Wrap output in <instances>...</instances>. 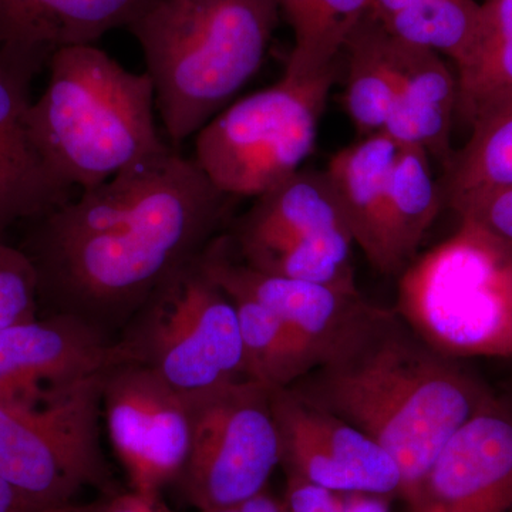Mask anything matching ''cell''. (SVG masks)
I'll return each mask as SVG.
<instances>
[{
    "instance_id": "cell-1",
    "label": "cell",
    "mask_w": 512,
    "mask_h": 512,
    "mask_svg": "<svg viewBox=\"0 0 512 512\" xmlns=\"http://www.w3.org/2000/svg\"><path fill=\"white\" fill-rule=\"evenodd\" d=\"M231 200L175 147L80 191L33 222L20 248L35 268L39 305L121 332L218 237Z\"/></svg>"
},
{
    "instance_id": "cell-2",
    "label": "cell",
    "mask_w": 512,
    "mask_h": 512,
    "mask_svg": "<svg viewBox=\"0 0 512 512\" xmlns=\"http://www.w3.org/2000/svg\"><path fill=\"white\" fill-rule=\"evenodd\" d=\"M288 387L393 457L402 474L400 500L456 431L497 397L460 360L424 342L396 309L369 301L318 366Z\"/></svg>"
},
{
    "instance_id": "cell-3",
    "label": "cell",
    "mask_w": 512,
    "mask_h": 512,
    "mask_svg": "<svg viewBox=\"0 0 512 512\" xmlns=\"http://www.w3.org/2000/svg\"><path fill=\"white\" fill-rule=\"evenodd\" d=\"M279 18L278 0H154L128 26L171 146L195 137L251 82Z\"/></svg>"
},
{
    "instance_id": "cell-4",
    "label": "cell",
    "mask_w": 512,
    "mask_h": 512,
    "mask_svg": "<svg viewBox=\"0 0 512 512\" xmlns=\"http://www.w3.org/2000/svg\"><path fill=\"white\" fill-rule=\"evenodd\" d=\"M47 67L30 128L40 156L66 187L92 190L173 148L158 130L146 72H130L94 45L59 50Z\"/></svg>"
},
{
    "instance_id": "cell-5",
    "label": "cell",
    "mask_w": 512,
    "mask_h": 512,
    "mask_svg": "<svg viewBox=\"0 0 512 512\" xmlns=\"http://www.w3.org/2000/svg\"><path fill=\"white\" fill-rule=\"evenodd\" d=\"M396 311L451 359H512V242L461 222L400 274Z\"/></svg>"
},
{
    "instance_id": "cell-6",
    "label": "cell",
    "mask_w": 512,
    "mask_h": 512,
    "mask_svg": "<svg viewBox=\"0 0 512 512\" xmlns=\"http://www.w3.org/2000/svg\"><path fill=\"white\" fill-rule=\"evenodd\" d=\"M336 69L282 76L234 101L195 134V163L231 198H258L301 170L315 148Z\"/></svg>"
},
{
    "instance_id": "cell-7",
    "label": "cell",
    "mask_w": 512,
    "mask_h": 512,
    "mask_svg": "<svg viewBox=\"0 0 512 512\" xmlns=\"http://www.w3.org/2000/svg\"><path fill=\"white\" fill-rule=\"evenodd\" d=\"M107 372L40 406L0 402V478L40 507L74 503L84 488L120 493L100 440Z\"/></svg>"
},
{
    "instance_id": "cell-8",
    "label": "cell",
    "mask_w": 512,
    "mask_h": 512,
    "mask_svg": "<svg viewBox=\"0 0 512 512\" xmlns=\"http://www.w3.org/2000/svg\"><path fill=\"white\" fill-rule=\"evenodd\" d=\"M117 340L181 393L247 377L237 309L202 271L200 256L138 309Z\"/></svg>"
},
{
    "instance_id": "cell-9",
    "label": "cell",
    "mask_w": 512,
    "mask_h": 512,
    "mask_svg": "<svg viewBox=\"0 0 512 512\" xmlns=\"http://www.w3.org/2000/svg\"><path fill=\"white\" fill-rule=\"evenodd\" d=\"M184 394L191 443L175 481L184 500L201 512L239 504L265 491L281 464L271 389L237 377Z\"/></svg>"
},
{
    "instance_id": "cell-10",
    "label": "cell",
    "mask_w": 512,
    "mask_h": 512,
    "mask_svg": "<svg viewBox=\"0 0 512 512\" xmlns=\"http://www.w3.org/2000/svg\"><path fill=\"white\" fill-rule=\"evenodd\" d=\"M228 242L239 261L264 274L357 289L352 235L325 171L301 168L255 198Z\"/></svg>"
},
{
    "instance_id": "cell-11",
    "label": "cell",
    "mask_w": 512,
    "mask_h": 512,
    "mask_svg": "<svg viewBox=\"0 0 512 512\" xmlns=\"http://www.w3.org/2000/svg\"><path fill=\"white\" fill-rule=\"evenodd\" d=\"M103 414L131 490L161 495L187 463L191 421L185 394L136 362L107 372Z\"/></svg>"
},
{
    "instance_id": "cell-12",
    "label": "cell",
    "mask_w": 512,
    "mask_h": 512,
    "mask_svg": "<svg viewBox=\"0 0 512 512\" xmlns=\"http://www.w3.org/2000/svg\"><path fill=\"white\" fill-rule=\"evenodd\" d=\"M271 406L286 474L339 494L400 497L399 467L375 440L289 387L271 389Z\"/></svg>"
},
{
    "instance_id": "cell-13",
    "label": "cell",
    "mask_w": 512,
    "mask_h": 512,
    "mask_svg": "<svg viewBox=\"0 0 512 512\" xmlns=\"http://www.w3.org/2000/svg\"><path fill=\"white\" fill-rule=\"evenodd\" d=\"M126 362L119 340L84 320L37 316L0 329V402L40 406Z\"/></svg>"
},
{
    "instance_id": "cell-14",
    "label": "cell",
    "mask_w": 512,
    "mask_h": 512,
    "mask_svg": "<svg viewBox=\"0 0 512 512\" xmlns=\"http://www.w3.org/2000/svg\"><path fill=\"white\" fill-rule=\"evenodd\" d=\"M406 512H512V409L500 397L456 431L419 483Z\"/></svg>"
},
{
    "instance_id": "cell-15",
    "label": "cell",
    "mask_w": 512,
    "mask_h": 512,
    "mask_svg": "<svg viewBox=\"0 0 512 512\" xmlns=\"http://www.w3.org/2000/svg\"><path fill=\"white\" fill-rule=\"evenodd\" d=\"M36 57L0 45V242L20 222H35L74 197L37 150L30 128Z\"/></svg>"
},
{
    "instance_id": "cell-16",
    "label": "cell",
    "mask_w": 512,
    "mask_h": 512,
    "mask_svg": "<svg viewBox=\"0 0 512 512\" xmlns=\"http://www.w3.org/2000/svg\"><path fill=\"white\" fill-rule=\"evenodd\" d=\"M200 265L228 295L254 299L284 320L312 350L318 363L366 302L357 289L335 288L249 268L231 255L224 237L215 238L205 248Z\"/></svg>"
},
{
    "instance_id": "cell-17",
    "label": "cell",
    "mask_w": 512,
    "mask_h": 512,
    "mask_svg": "<svg viewBox=\"0 0 512 512\" xmlns=\"http://www.w3.org/2000/svg\"><path fill=\"white\" fill-rule=\"evenodd\" d=\"M154 0H0V45L49 64L66 47L128 28Z\"/></svg>"
},
{
    "instance_id": "cell-18",
    "label": "cell",
    "mask_w": 512,
    "mask_h": 512,
    "mask_svg": "<svg viewBox=\"0 0 512 512\" xmlns=\"http://www.w3.org/2000/svg\"><path fill=\"white\" fill-rule=\"evenodd\" d=\"M457 107V74L443 56L400 40L399 83L382 133L399 146L421 148L448 168Z\"/></svg>"
},
{
    "instance_id": "cell-19",
    "label": "cell",
    "mask_w": 512,
    "mask_h": 512,
    "mask_svg": "<svg viewBox=\"0 0 512 512\" xmlns=\"http://www.w3.org/2000/svg\"><path fill=\"white\" fill-rule=\"evenodd\" d=\"M399 148L384 133L370 134L338 151L325 170L353 242L380 274L387 188Z\"/></svg>"
},
{
    "instance_id": "cell-20",
    "label": "cell",
    "mask_w": 512,
    "mask_h": 512,
    "mask_svg": "<svg viewBox=\"0 0 512 512\" xmlns=\"http://www.w3.org/2000/svg\"><path fill=\"white\" fill-rule=\"evenodd\" d=\"M441 197L429 154L400 146L387 188L383 275H400L412 264L439 214Z\"/></svg>"
},
{
    "instance_id": "cell-21",
    "label": "cell",
    "mask_w": 512,
    "mask_h": 512,
    "mask_svg": "<svg viewBox=\"0 0 512 512\" xmlns=\"http://www.w3.org/2000/svg\"><path fill=\"white\" fill-rule=\"evenodd\" d=\"M345 107L360 137L382 133L399 83L400 40L366 13L343 47Z\"/></svg>"
},
{
    "instance_id": "cell-22",
    "label": "cell",
    "mask_w": 512,
    "mask_h": 512,
    "mask_svg": "<svg viewBox=\"0 0 512 512\" xmlns=\"http://www.w3.org/2000/svg\"><path fill=\"white\" fill-rule=\"evenodd\" d=\"M456 74L457 116L470 126L512 101V0L481 5L476 40Z\"/></svg>"
},
{
    "instance_id": "cell-23",
    "label": "cell",
    "mask_w": 512,
    "mask_h": 512,
    "mask_svg": "<svg viewBox=\"0 0 512 512\" xmlns=\"http://www.w3.org/2000/svg\"><path fill=\"white\" fill-rule=\"evenodd\" d=\"M367 13L396 39L446 56L460 67L480 25L477 0H370Z\"/></svg>"
},
{
    "instance_id": "cell-24",
    "label": "cell",
    "mask_w": 512,
    "mask_h": 512,
    "mask_svg": "<svg viewBox=\"0 0 512 512\" xmlns=\"http://www.w3.org/2000/svg\"><path fill=\"white\" fill-rule=\"evenodd\" d=\"M370 0H278L293 32L286 76L316 77L338 67L346 40L366 15Z\"/></svg>"
},
{
    "instance_id": "cell-25",
    "label": "cell",
    "mask_w": 512,
    "mask_h": 512,
    "mask_svg": "<svg viewBox=\"0 0 512 512\" xmlns=\"http://www.w3.org/2000/svg\"><path fill=\"white\" fill-rule=\"evenodd\" d=\"M228 296L237 309L245 376L278 389L291 386L318 365L312 350L274 312L247 296Z\"/></svg>"
},
{
    "instance_id": "cell-26",
    "label": "cell",
    "mask_w": 512,
    "mask_h": 512,
    "mask_svg": "<svg viewBox=\"0 0 512 512\" xmlns=\"http://www.w3.org/2000/svg\"><path fill=\"white\" fill-rule=\"evenodd\" d=\"M470 140L447 168V202L512 185V101L471 126Z\"/></svg>"
},
{
    "instance_id": "cell-27",
    "label": "cell",
    "mask_w": 512,
    "mask_h": 512,
    "mask_svg": "<svg viewBox=\"0 0 512 512\" xmlns=\"http://www.w3.org/2000/svg\"><path fill=\"white\" fill-rule=\"evenodd\" d=\"M37 276L29 256L0 242V329L37 318Z\"/></svg>"
},
{
    "instance_id": "cell-28",
    "label": "cell",
    "mask_w": 512,
    "mask_h": 512,
    "mask_svg": "<svg viewBox=\"0 0 512 512\" xmlns=\"http://www.w3.org/2000/svg\"><path fill=\"white\" fill-rule=\"evenodd\" d=\"M448 204L460 215L461 222L512 242V185L466 195Z\"/></svg>"
},
{
    "instance_id": "cell-29",
    "label": "cell",
    "mask_w": 512,
    "mask_h": 512,
    "mask_svg": "<svg viewBox=\"0 0 512 512\" xmlns=\"http://www.w3.org/2000/svg\"><path fill=\"white\" fill-rule=\"evenodd\" d=\"M342 494L286 474L285 507L288 512H342Z\"/></svg>"
},
{
    "instance_id": "cell-30",
    "label": "cell",
    "mask_w": 512,
    "mask_h": 512,
    "mask_svg": "<svg viewBox=\"0 0 512 512\" xmlns=\"http://www.w3.org/2000/svg\"><path fill=\"white\" fill-rule=\"evenodd\" d=\"M103 512H174L161 495H146L130 490L106 497Z\"/></svg>"
},
{
    "instance_id": "cell-31",
    "label": "cell",
    "mask_w": 512,
    "mask_h": 512,
    "mask_svg": "<svg viewBox=\"0 0 512 512\" xmlns=\"http://www.w3.org/2000/svg\"><path fill=\"white\" fill-rule=\"evenodd\" d=\"M342 512H392L387 495L369 493L342 494Z\"/></svg>"
},
{
    "instance_id": "cell-32",
    "label": "cell",
    "mask_w": 512,
    "mask_h": 512,
    "mask_svg": "<svg viewBox=\"0 0 512 512\" xmlns=\"http://www.w3.org/2000/svg\"><path fill=\"white\" fill-rule=\"evenodd\" d=\"M285 504L276 500L272 495L266 494L265 491L248 498L242 503L229 505V507L215 508V510L201 512H284Z\"/></svg>"
},
{
    "instance_id": "cell-33",
    "label": "cell",
    "mask_w": 512,
    "mask_h": 512,
    "mask_svg": "<svg viewBox=\"0 0 512 512\" xmlns=\"http://www.w3.org/2000/svg\"><path fill=\"white\" fill-rule=\"evenodd\" d=\"M42 508L45 507H40L0 478V512H33Z\"/></svg>"
},
{
    "instance_id": "cell-34",
    "label": "cell",
    "mask_w": 512,
    "mask_h": 512,
    "mask_svg": "<svg viewBox=\"0 0 512 512\" xmlns=\"http://www.w3.org/2000/svg\"><path fill=\"white\" fill-rule=\"evenodd\" d=\"M104 505H106V497L93 501V503L79 504L74 501V503L42 508V510L33 512H103Z\"/></svg>"
},
{
    "instance_id": "cell-35",
    "label": "cell",
    "mask_w": 512,
    "mask_h": 512,
    "mask_svg": "<svg viewBox=\"0 0 512 512\" xmlns=\"http://www.w3.org/2000/svg\"><path fill=\"white\" fill-rule=\"evenodd\" d=\"M504 400H505V402L508 403V406H510L512 409V382H511L510 390H508V396L505 397Z\"/></svg>"
}]
</instances>
